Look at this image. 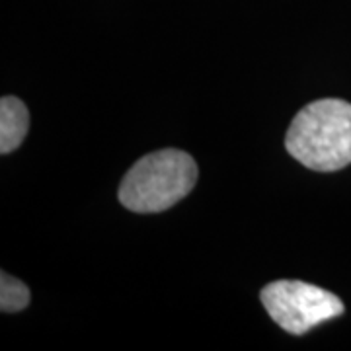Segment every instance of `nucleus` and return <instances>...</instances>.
<instances>
[{"instance_id": "39448f33", "label": "nucleus", "mask_w": 351, "mask_h": 351, "mask_svg": "<svg viewBox=\"0 0 351 351\" xmlns=\"http://www.w3.org/2000/svg\"><path fill=\"white\" fill-rule=\"evenodd\" d=\"M29 304V289L16 277L2 271L0 276V308L2 313H18Z\"/></svg>"}, {"instance_id": "7ed1b4c3", "label": "nucleus", "mask_w": 351, "mask_h": 351, "mask_svg": "<svg viewBox=\"0 0 351 351\" xmlns=\"http://www.w3.org/2000/svg\"><path fill=\"white\" fill-rule=\"evenodd\" d=\"M260 297L274 322L295 336H302L318 324L343 314L339 297L304 281H274L262 289Z\"/></svg>"}, {"instance_id": "20e7f679", "label": "nucleus", "mask_w": 351, "mask_h": 351, "mask_svg": "<svg viewBox=\"0 0 351 351\" xmlns=\"http://www.w3.org/2000/svg\"><path fill=\"white\" fill-rule=\"evenodd\" d=\"M29 113L22 100L4 96L0 100V152L8 154L16 151L27 135Z\"/></svg>"}, {"instance_id": "f03ea898", "label": "nucleus", "mask_w": 351, "mask_h": 351, "mask_svg": "<svg viewBox=\"0 0 351 351\" xmlns=\"http://www.w3.org/2000/svg\"><path fill=\"white\" fill-rule=\"evenodd\" d=\"M197 182L188 152L164 149L143 156L119 186V201L133 213H160L184 199Z\"/></svg>"}, {"instance_id": "f257e3e1", "label": "nucleus", "mask_w": 351, "mask_h": 351, "mask_svg": "<svg viewBox=\"0 0 351 351\" xmlns=\"http://www.w3.org/2000/svg\"><path fill=\"white\" fill-rule=\"evenodd\" d=\"M285 149L302 166L336 172L351 164V104L324 98L304 106L291 121Z\"/></svg>"}]
</instances>
